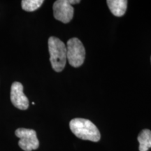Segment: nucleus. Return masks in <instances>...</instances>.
I'll use <instances>...</instances> for the list:
<instances>
[{"label":"nucleus","mask_w":151,"mask_h":151,"mask_svg":"<svg viewBox=\"0 0 151 151\" xmlns=\"http://www.w3.org/2000/svg\"><path fill=\"white\" fill-rule=\"evenodd\" d=\"M137 140L139 143V151H148L151 148L150 130L143 129L138 136Z\"/></svg>","instance_id":"obj_8"},{"label":"nucleus","mask_w":151,"mask_h":151,"mask_svg":"<svg viewBox=\"0 0 151 151\" xmlns=\"http://www.w3.org/2000/svg\"><path fill=\"white\" fill-rule=\"evenodd\" d=\"M74 9L70 4L69 0H58L53 4V15L56 20L68 23L72 20Z\"/></svg>","instance_id":"obj_5"},{"label":"nucleus","mask_w":151,"mask_h":151,"mask_svg":"<svg viewBox=\"0 0 151 151\" xmlns=\"http://www.w3.org/2000/svg\"><path fill=\"white\" fill-rule=\"evenodd\" d=\"M106 3L113 16L121 17L125 14L127 7V0H108Z\"/></svg>","instance_id":"obj_7"},{"label":"nucleus","mask_w":151,"mask_h":151,"mask_svg":"<svg viewBox=\"0 0 151 151\" xmlns=\"http://www.w3.org/2000/svg\"><path fill=\"white\" fill-rule=\"evenodd\" d=\"M71 131L79 139L98 142L100 140V132L93 122L84 118H74L69 122Z\"/></svg>","instance_id":"obj_1"},{"label":"nucleus","mask_w":151,"mask_h":151,"mask_svg":"<svg viewBox=\"0 0 151 151\" xmlns=\"http://www.w3.org/2000/svg\"><path fill=\"white\" fill-rule=\"evenodd\" d=\"M16 136L20 139L19 146L24 151L37 150L39 146V141L37 137V133L34 129L19 128L16 130Z\"/></svg>","instance_id":"obj_4"},{"label":"nucleus","mask_w":151,"mask_h":151,"mask_svg":"<svg viewBox=\"0 0 151 151\" xmlns=\"http://www.w3.org/2000/svg\"><path fill=\"white\" fill-rule=\"evenodd\" d=\"M11 101L15 107L26 110L29 107V100L23 92V86L19 82H14L11 88Z\"/></svg>","instance_id":"obj_6"},{"label":"nucleus","mask_w":151,"mask_h":151,"mask_svg":"<svg viewBox=\"0 0 151 151\" xmlns=\"http://www.w3.org/2000/svg\"><path fill=\"white\" fill-rule=\"evenodd\" d=\"M43 3V0H23L22 1L21 5L23 10L28 12H32L41 7Z\"/></svg>","instance_id":"obj_9"},{"label":"nucleus","mask_w":151,"mask_h":151,"mask_svg":"<svg viewBox=\"0 0 151 151\" xmlns=\"http://www.w3.org/2000/svg\"><path fill=\"white\" fill-rule=\"evenodd\" d=\"M48 50L52 69L60 72L65 67L67 62V47L58 38L50 37L48 39Z\"/></svg>","instance_id":"obj_2"},{"label":"nucleus","mask_w":151,"mask_h":151,"mask_svg":"<svg viewBox=\"0 0 151 151\" xmlns=\"http://www.w3.org/2000/svg\"><path fill=\"white\" fill-rule=\"evenodd\" d=\"M67 60L73 67H79L83 64L86 58V50L78 38H71L67 41Z\"/></svg>","instance_id":"obj_3"}]
</instances>
